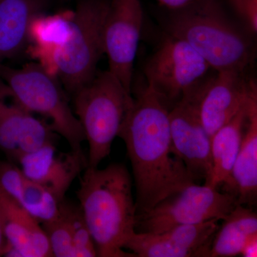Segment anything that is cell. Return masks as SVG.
Returning a JSON list of instances; mask_svg holds the SVG:
<instances>
[{
  "label": "cell",
  "mask_w": 257,
  "mask_h": 257,
  "mask_svg": "<svg viewBox=\"0 0 257 257\" xmlns=\"http://www.w3.org/2000/svg\"><path fill=\"white\" fill-rule=\"evenodd\" d=\"M244 132L239 153L225 192L234 196L238 204L253 205L257 195V87L253 81L246 101Z\"/></svg>",
  "instance_id": "obj_16"
},
{
  "label": "cell",
  "mask_w": 257,
  "mask_h": 257,
  "mask_svg": "<svg viewBox=\"0 0 257 257\" xmlns=\"http://www.w3.org/2000/svg\"><path fill=\"white\" fill-rule=\"evenodd\" d=\"M0 78L34 114L42 115L72 151L82 152L84 132L69 103V95L56 76L35 62L20 68L0 65Z\"/></svg>",
  "instance_id": "obj_5"
},
{
  "label": "cell",
  "mask_w": 257,
  "mask_h": 257,
  "mask_svg": "<svg viewBox=\"0 0 257 257\" xmlns=\"http://www.w3.org/2000/svg\"><path fill=\"white\" fill-rule=\"evenodd\" d=\"M252 82L245 78L243 72L227 70L216 72L198 86V113L211 138L242 107Z\"/></svg>",
  "instance_id": "obj_13"
},
{
  "label": "cell",
  "mask_w": 257,
  "mask_h": 257,
  "mask_svg": "<svg viewBox=\"0 0 257 257\" xmlns=\"http://www.w3.org/2000/svg\"><path fill=\"white\" fill-rule=\"evenodd\" d=\"M71 96L89 146L87 167L96 168L110 154L133 96L109 70L96 72Z\"/></svg>",
  "instance_id": "obj_4"
},
{
  "label": "cell",
  "mask_w": 257,
  "mask_h": 257,
  "mask_svg": "<svg viewBox=\"0 0 257 257\" xmlns=\"http://www.w3.org/2000/svg\"><path fill=\"white\" fill-rule=\"evenodd\" d=\"M42 226L50 243L52 256L76 257L70 226L60 207L58 216Z\"/></svg>",
  "instance_id": "obj_23"
},
{
  "label": "cell",
  "mask_w": 257,
  "mask_h": 257,
  "mask_svg": "<svg viewBox=\"0 0 257 257\" xmlns=\"http://www.w3.org/2000/svg\"><path fill=\"white\" fill-rule=\"evenodd\" d=\"M73 11L36 17L28 31L27 52L34 62L55 76L56 57L68 41Z\"/></svg>",
  "instance_id": "obj_18"
},
{
  "label": "cell",
  "mask_w": 257,
  "mask_h": 257,
  "mask_svg": "<svg viewBox=\"0 0 257 257\" xmlns=\"http://www.w3.org/2000/svg\"><path fill=\"white\" fill-rule=\"evenodd\" d=\"M0 187L41 225L59 215L60 201L49 189L25 177L15 162L0 160Z\"/></svg>",
  "instance_id": "obj_17"
},
{
  "label": "cell",
  "mask_w": 257,
  "mask_h": 257,
  "mask_svg": "<svg viewBox=\"0 0 257 257\" xmlns=\"http://www.w3.org/2000/svg\"><path fill=\"white\" fill-rule=\"evenodd\" d=\"M110 0H80L73 11L68 41L55 64V76L72 95L90 81L104 55L103 28Z\"/></svg>",
  "instance_id": "obj_6"
},
{
  "label": "cell",
  "mask_w": 257,
  "mask_h": 257,
  "mask_svg": "<svg viewBox=\"0 0 257 257\" xmlns=\"http://www.w3.org/2000/svg\"><path fill=\"white\" fill-rule=\"evenodd\" d=\"M47 0H0V65L28 46L30 24L43 14Z\"/></svg>",
  "instance_id": "obj_19"
},
{
  "label": "cell",
  "mask_w": 257,
  "mask_h": 257,
  "mask_svg": "<svg viewBox=\"0 0 257 257\" xmlns=\"http://www.w3.org/2000/svg\"><path fill=\"white\" fill-rule=\"evenodd\" d=\"M219 221L176 226L158 234L135 231L124 249L139 257L209 256Z\"/></svg>",
  "instance_id": "obj_12"
},
{
  "label": "cell",
  "mask_w": 257,
  "mask_h": 257,
  "mask_svg": "<svg viewBox=\"0 0 257 257\" xmlns=\"http://www.w3.org/2000/svg\"><path fill=\"white\" fill-rule=\"evenodd\" d=\"M7 251H8V243L5 239L3 225L0 219V255L6 254Z\"/></svg>",
  "instance_id": "obj_27"
},
{
  "label": "cell",
  "mask_w": 257,
  "mask_h": 257,
  "mask_svg": "<svg viewBox=\"0 0 257 257\" xmlns=\"http://www.w3.org/2000/svg\"><path fill=\"white\" fill-rule=\"evenodd\" d=\"M60 207L70 226L76 257L97 256L95 245L79 204L67 202L64 199Z\"/></svg>",
  "instance_id": "obj_22"
},
{
  "label": "cell",
  "mask_w": 257,
  "mask_h": 257,
  "mask_svg": "<svg viewBox=\"0 0 257 257\" xmlns=\"http://www.w3.org/2000/svg\"><path fill=\"white\" fill-rule=\"evenodd\" d=\"M56 138L50 124L27 109L0 78V151L17 163L23 155L55 144Z\"/></svg>",
  "instance_id": "obj_10"
},
{
  "label": "cell",
  "mask_w": 257,
  "mask_h": 257,
  "mask_svg": "<svg viewBox=\"0 0 257 257\" xmlns=\"http://www.w3.org/2000/svg\"><path fill=\"white\" fill-rule=\"evenodd\" d=\"M133 183L124 164L84 171L77 196L97 256H135L124 251L125 243L136 231Z\"/></svg>",
  "instance_id": "obj_2"
},
{
  "label": "cell",
  "mask_w": 257,
  "mask_h": 257,
  "mask_svg": "<svg viewBox=\"0 0 257 257\" xmlns=\"http://www.w3.org/2000/svg\"><path fill=\"white\" fill-rule=\"evenodd\" d=\"M237 200L229 193L209 186L190 184L161 201L150 210L137 214V232L158 234L176 226L223 220Z\"/></svg>",
  "instance_id": "obj_7"
},
{
  "label": "cell",
  "mask_w": 257,
  "mask_h": 257,
  "mask_svg": "<svg viewBox=\"0 0 257 257\" xmlns=\"http://www.w3.org/2000/svg\"><path fill=\"white\" fill-rule=\"evenodd\" d=\"M169 114L167 103L146 85L133 97L118 135L133 168L137 214L197 181L175 155Z\"/></svg>",
  "instance_id": "obj_1"
},
{
  "label": "cell",
  "mask_w": 257,
  "mask_h": 257,
  "mask_svg": "<svg viewBox=\"0 0 257 257\" xmlns=\"http://www.w3.org/2000/svg\"><path fill=\"white\" fill-rule=\"evenodd\" d=\"M257 253V236L250 239L243 248L241 255L244 257H256Z\"/></svg>",
  "instance_id": "obj_26"
},
{
  "label": "cell",
  "mask_w": 257,
  "mask_h": 257,
  "mask_svg": "<svg viewBox=\"0 0 257 257\" xmlns=\"http://www.w3.org/2000/svg\"><path fill=\"white\" fill-rule=\"evenodd\" d=\"M246 101L234 117L211 138V172L209 179L204 182L205 185L217 189L219 186L225 187L229 184L242 142L247 117Z\"/></svg>",
  "instance_id": "obj_20"
},
{
  "label": "cell",
  "mask_w": 257,
  "mask_h": 257,
  "mask_svg": "<svg viewBox=\"0 0 257 257\" xmlns=\"http://www.w3.org/2000/svg\"><path fill=\"white\" fill-rule=\"evenodd\" d=\"M197 87L170 109L171 138L175 155L197 180L206 182L211 172V137L198 113Z\"/></svg>",
  "instance_id": "obj_11"
},
{
  "label": "cell",
  "mask_w": 257,
  "mask_h": 257,
  "mask_svg": "<svg viewBox=\"0 0 257 257\" xmlns=\"http://www.w3.org/2000/svg\"><path fill=\"white\" fill-rule=\"evenodd\" d=\"M140 0H110L103 28V46L109 69L130 94L134 65L143 29Z\"/></svg>",
  "instance_id": "obj_9"
},
{
  "label": "cell",
  "mask_w": 257,
  "mask_h": 257,
  "mask_svg": "<svg viewBox=\"0 0 257 257\" xmlns=\"http://www.w3.org/2000/svg\"><path fill=\"white\" fill-rule=\"evenodd\" d=\"M222 221L214 235L209 256L241 255L248 240L257 236L256 213L237 204Z\"/></svg>",
  "instance_id": "obj_21"
},
{
  "label": "cell",
  "mask_w": 257,
  "mask_h": 257,
  "mask_svg": "<svg viewBox=\"0 0 257 257\" xmlns=\"http://www.w3.org/2000/svg\"><path fill=\"white\" fill-rule=\"evenodd\" d=\"M167 35L183 40L215 72H243L252 59L249 39L226 14L219 0H203L173 11Z\"/></svg>",
  "instance_id": "obj_3"
},
{
  "label": "cell",
  "mask_w": 257,
  "mask_h": 257,
  "mask_svg": "<svg viewBox=\"0 0 257 257\" xmlns=\"http://www.w3.org/2000/svg\"><path fill=\"white\" fill-rule=\"evenodd\" d=\"M159 4L165 7L172 11L182 10L193 5L197 4L203 0H155Z\"/></svg>",
  "instance_id": "obj_25"
},
{
  "label": "cell",
  "mask_w": 257,
  "mask_h": 257,
  "mask_svg": "<svg viewBox=\"0 0 257 257\" xmlns=\"http://www.w3.org/2000/svg\"><path fill=\"white\" fill-rule=\"evenodd\" d=\"M210 67L183 40L167 35L145 64L147 84L163 100L175 104L205 80Z\"/></svg>",
  "instance_id": "obj_8"
},
{
  "label": "cell",
  "mask_w": 257,
  "mask_h": 257,
  "mask_svg": "<svg viewBox=\"0 0 257 257\" xmlns=\"http://www.w3.org/2000/svg\"><path fill=\"white\" fill-rule=\"evenodd\" d=\"M17 163L25 177L41 184L62 202L74 179L87 167L84 152L59 151L48 144L20 157Z\"/></svg>",
  "instance_id": "obj_14"
},
{
  "label": "cell",
  "mask_w": 257,
  "mask_h": 257,
  "mask_svg": "<svg viewBox=\"0 0 257 257\" xmlns=\"http://www.w3.org/2000/svg\"><path fill=\"white\" fill-rule=\"evenodd\" d=\"M0 219L8 243L6 254L23 257L52 256L41 224L0 187Z\"/></svg>",
  "instance_id": "obj_15"
},
{
  "label": "cell",
  "mask_w": 257,
  "mask_h": 257,
  "mask_svg": "<svg viewBox=\"0 0 257 257\" xmlns=\"http://www.w3.org/2000/svg\"><path fill=\"white\" fill-rule=\"evenodd\" d=\"M251 33L257 32V0H226Z\"/></svg>",
  "instance_id": "obj_24"
}]
</instances>
